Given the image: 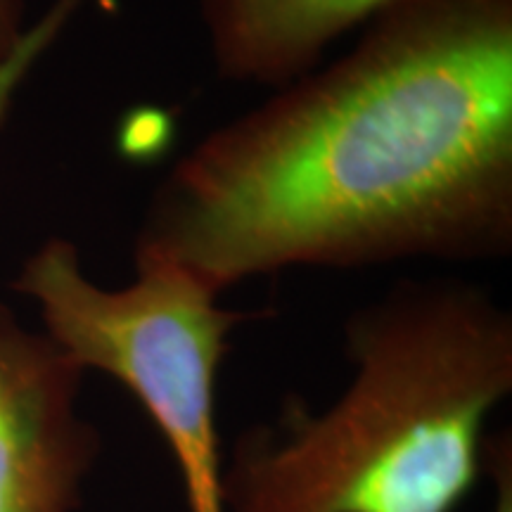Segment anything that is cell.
<instances>
[{"label": "cell", "instance_id": "obj_1", "mask_svg": "<svg viewBox=\"0 0 512 512\" xmlns=\"http://www.w3.org/2000/svg\"><path fill=\"white\" fill-rule=\"evenodd\" d=\"M512 254V0H392L159 178L133 256L211 292Z\"/></svg>", "mask_w": 512, "mask_h": 512}, {"label": "cell", "instance_id": "obj_2", "mask_svg": "<svg viewBox=\"0 0 512 512\" xmlns=\"http://www.w3.org/2000/svg\"><path fill=\"white\" fill-rule=\"evenodd\" d=\"M351 380L290 399L235 441L223 512H456L484 472L486 422L512 394V316L482 285L401 280L349 313Z\"/></svg>", "mask_w": 512, "mask_h": 512}, {"label": "cell", "instance_id": "obj_3", "mask_svg": "<svg viewBox=\"0 0 512 512\" xmlns=\"http://www.w3.org/2000/svg\"><path fill=\"white\" fill-rule=\"evenodd\" d=\"M133 268L128 285L102 287L72 240L48 238L12 290L38 306L43 332L83 373L110 375L136 396L174 453L190 512H223L216 387L230 332L254 313L226 309L171 261L133 256Z\"/></svg>", "mask_w": 512, "mask_h": 512}, {"label": "cell", "instance_id": "obj_4", "mask_svg": "<svg viewBox=\"0 0 512 512\" xmlns=\"http://www.w3.org/2000/svg\"><path fill=\"white\" fill-rule=\"evenodd\" d=\"M83 370L0 302V512H76L100 456Z\"/></svg>", "mask_w": 512, "mask_h": 512}, {"label": "cell", "instance_id": "obj_5", "mask_svg": "<svg viewBox=\"0 0 512 512\" xmlns=\"http://www.w3.org/2000/svg\"><path fill=\"white\" fill-rule=\"evenodd\" d=\"M392 0H197L219 79L275 91L328 60Z\"/></svg>", "mask_w": 512, "mask_h": 512}, {"label": "cell", "instance_id": "obj_6", "mask_svg": "<svg viewBox=\"0 0 512 512\" xmlns=\"http://www.w3.org/2000/svg\"><path fill=\"white\" fill-rule=\"evenodd\" d=\"M27 46L24 0H0V98L5 93L10 69L19 62Z\"/></svg>", "mask_w": 512, "mask_h": 512}, {"label": "cell", "instance_id": "obj_7", "mask_svg": "<svg viewBox=\"0 0 512 512\" xmlns=\"http://www.w3.org/2000/svg\"><path fill=\"white\" fill-rule=\"evenodd\" d=\"M484 472H489L496 486L494 512H512V441L508 432L486 437Z\"/></svg>", "mask_w": 512, "mask_h": 512}]
</instances>
